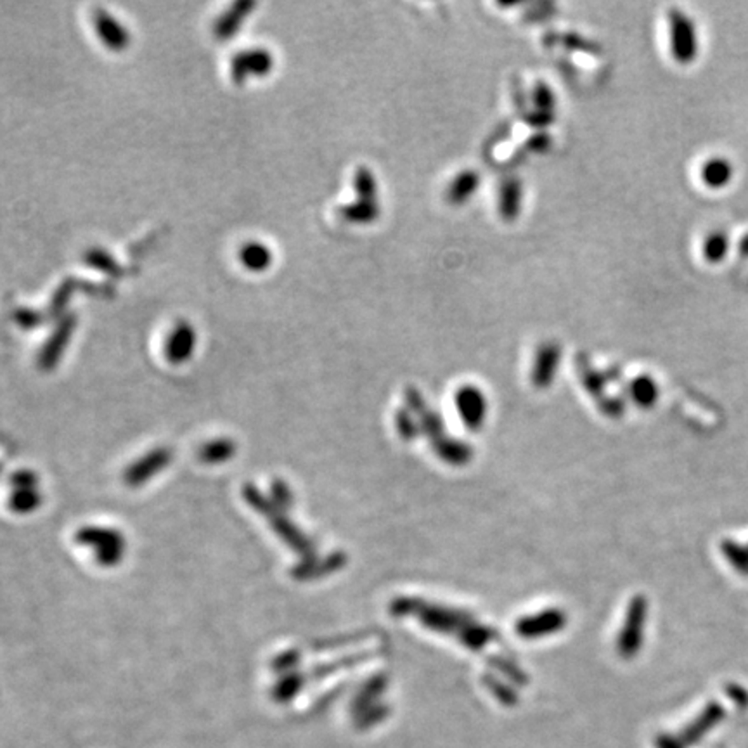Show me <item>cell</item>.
<instances>
[{
	"mask_svg": "<svg viewBox=\"0 0 748 748\" xmlns=\"http://www.w3.org/2000/svg\"><path fill=\"white\" fill-rule=\"evenodd\" d=\"M730 252V239L724 233H712L703 241V256L711 264L722 262Z\"/></svg>",
	"mask_w": 748,
	"mask_h": 748,
	"instance_id": "cell-4",
	"label": "cell"
},
{
	"mask_svg": "<svg viewBox=\"0 0 748 748\" xmlns=\"http://www.w3.org/2000/svg\"><path fill=\"white\" fill-rule=\"evenodd\" d=\"M670 25V51L672 57L682 65H691L697 59L698 35L695 23L680 9L669 13Z\"/></svg>",
	"mask_w": 748,
	"mask_h": 748,
	"instance_id": "cell-1",
	"label": "cell"
},
{
	"mask_svg": "<svg viewBox=\"0 0 748 748\" xmlns=\"http://www.w3.org/2000/svg\"><path fill=\"white\" fill-rule=\"evenodd\" d=\"M734 169L726 158H711L701 165V182L711 189H724L732 181Z\"/></svg>",
	"mask_w": 748,
	"mask_h": 748,
	"instance_id": "cell-3",
	"label": "cell"
},
{
	"mask_svg": "<svg viewBox=\"0 0 748 748\" xmlns=\"http://www.w3.org/2000/svg\"><path fill=\"white\" fill-rule=\"evenodd\" d=\"M722 717H724L722 707L717 703H711L693 722H690L680 732V740L684 743V747H691V745L700 743L722 721Z\"/></svg>",
	"mask_w": 748,
	"mask_h": 748,
	"instance_id": "cell-2",
	"label": "cell"
},
{
	"mask_svg": "<svg viewBox=\"0 0 748 748\" xmlns=\"http://www.w3.org/2000/svg\"><path fill=\"white\" fill-rule=\"evenodd\" d=\"M657 748H684V743L678 736L672 734H662L657 738Z\"/></svg>",
	"mask_w": 748,
	"mask_h": 748,
	"instance_id": "cell-6",
	"label": "cell"
},
{
	"mask_svg": "<svg viewBox=\"0 0 748 748\" xmlns=\"http://www.w3.org/2000/svg\"><path fill=\"white\" fill-rule=\"evenodd\" d=\"M740 254L743 256H748V234L745 238L742 239V243H740Z\"/></svg>",
	"mask_w": 748,
	"mask_h": 748,
	"instance_id": "cell-7",
	"label": "cell"
},
{
	"mask_svg": "<svg viewBox=\"0 0 748 748\" xmlns=\"http://www.w3.org/2000/svg\"><path fill=\"white\" fill-rule=\"evenodd\" d=\"M634 387H636V389H634L636 399H638L641 404H653L655 395H657V389H655V383H653V381L643 378V379L636 381Z\"/></svg>",
	"mask_w": 748,
	"mask_h": 748,
	"instance_id": "cell-5",
	"label": "cell"
}]
</instances>
